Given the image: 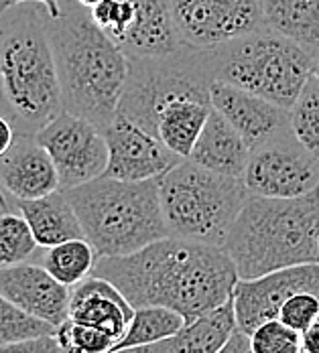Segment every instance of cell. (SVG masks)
<instances>
[{
	"label": "cell",
	"mask_w": 319,
	"mask_h": 353,
	"mask_svg": "<svg viewBox=\"0 0 319 353\" xmlns=\"http://www.w3.org/2000/svg\"><path fill=\"white\" fill-rule=\"evenodd\" d=\"M90 274L114 284L133 309L167 307L185 321L230 301L238 283L224 248L173 236L128 256L98 258Z\"/></svg>",
	"instance_id": "obj_1"
},
{
	"label": "cell",
	"mask_w": 319,
	"mask_h": 353,
	"mask_svg": "<svg viewBox=\"0 0 319 353\" xmlns=\"http://www.w3.org/2000/svg\"><path fill=\"white\" fill-rule=\"evenodd\" d=\"M47 33L64 110L104 128L120 104L128 71L126 55L75 0H61V17L47 19Z\"/></svg>",
	"instance_id": "obj_2"
},
{
	"label": "cell",
	"mask_w": 319,
	"mask_h": 353,
	"mask_svg": "<svg viewBox=\"0 0 319 353\" xmlns=\"http://www.w3.org/2000/svg\"><path fill=\"white\" fill-rule=\"evenodd\" d=\"M47 19L33 2L0 14V92L17 134H37L64 110Z\"/></svg>",
	"instance_id": "obj_3"
},
{
	"label": "cell",
	"mask_w": 319,
	"mask_h": 353,
	"mask_svg": "<svg viewBox=\"0 0 319 353\" xmlns=\"http://www.w3.org/2000/svg\"><path fill=\"white\" fill-rule=\"evenodd\" d=\"M319 230V187L295 199L249 195L236 215L224 250L238 279L316 262Z\"/></svg>",
	"instance_id": "obj_4"
},
{
	"label": "cell",
	"mask_w": 319,
	"mask_h": 353,
	"mask_svg": "<svg viewBox=\"0 0 319 353\" xmlns=\"http://www.w3.org/2000/svg\"><path fill=\"white\" fill-rule=\"evenodd\" d=\"M66 193L96 260L128 256L169 236L157 179L130 183L102 175Z\"/></svg>",
	"instance_id": "obj_5"
},
{
	"label": "cell",
	"mask_w": 319,
	"mask_h": 353,
	"mask_svg": "<svg viewBox=\"0 0 319 353\" xmlns=\"http://www.w3.org/2000/svg\"><path fill=\"white\" fill-rule=\"evenodd\" d=\"M210 75L291 110L316 63V51L269 27L204 49Z\"/></svg>",
	"instance_id": "obj_6"
},
{
	"label": "cell",
	"mask_w": 319,
	"mask_h": 353,
	"mask_svg": "<svg viewBox=\"0 0 319 353\" xmlns=\"http://www.w3.org/2000/svg\"><path fill=\"white\" fill-rule=\"evenodd\" d=\"M157 187L169 236L218 248L250 195L242 179L218 175L189 159L159 176Z\"/></svg>",
	"instance_id": "obj_7"
},
{
	"label": "cell",
	"mask_w": 319,
	"mask_h": 353,
	"mask_svg": "<svg viewBox=\"0 0 319 353\" xmlns=\"http://www.w3.org/2000/svg\"><path fill=\"white\" fill-rule=\"evenodd\" d=\"M128 71L116 114L155 137L157 114L177 100L210 102L212 75L206 51L181 45L151 57H126Z\"/></svg>",
	"instance_id": "obj_8"
},
{
	"label": "cell",
	"mask_w": 319,
	"mask_h": 353,
	"mask_svg": "<svg viewBox=\"0 0 319 353\" xmlns=\"http://www.w3.org/2000/svg\"><path fill=\"white\" fill-rule=\"evenodd\" d=\"M179 43L212 49L264 29L260 0H165Z\"/></svg>",
	"instance_id": "obj_9"
},
{
	"label": "cell",
	"mask_w": 319,
	"mask_h": 353,
	"mask_svg": "<svg viewBox=\"0 0 319 353\" xmlns=\"http://www.w3.org/2000/svg\"><path fill=\"white\" fill-rule=\"evenodd\" d=\"M35 137L55 165L59 189L68 191L106 173V137L94 122L61 110Z\"/></svg>",
	"instance_id": "obj_10"
},
{
	"label": "cell",
	"mask_w": 319,
	"mask_h": 353,
	"mask_svg": "<svg viewBox=\"0 0 319 353\" xmlns=\"http://www.w3.org/2000/svg\"><path fill=\"white\" fill-rule=\"evenodd\" d=\"M242 183L250 195L295 199L319 187V159L311 157L289 130L250 150Z\"/></svg>",
	"instance_id": "obj_11"
},
{
	"label": "cell",
	"mask_w": 319,
	"mask_h": 353,
	"mask_svg": "<svg viewBox=\"0 0 319 353\" xmlns=\"http://www.w3.org/2000/svg\"><path fill=\"white\" fill-rule=\"evenodd\" d=\"M319 296V262L295 264L256 279H238L232 292L236 327L249 335L260 323L279 319V311L293 294Z\"/></svg>",
	"instance_id": "obj_12"
},
{
	"label": "cell",
	"mask_w": 319,
	"mask_h": 353,
	"mask_svg": "<svg viewBox=\"0 0 319 353\" xmlns=\"http://www.w3.org/2000/svg\"><path fill=\"white\" fill-rule=\"evenodd\" d=\"M108 144L104 176L118 181H151L173 169L183 159L128 118L116 114L102 128Z\"/></svg>",
	"instance_id": "obj_13"
},
{
	"label": "cell",
	"mask_w": 319,
	"mask_h": 353,
	"mask_svg": "<svg viewBox=\"0 0 319 353\" xmlns=\"http://www.w3.org/2000/svg\"><path fill=\"white\" fill-rule=\"evenodd\" d=\"M210 104L252 148L289 132V110L224 81L210 83Z\"/></svg>",
	"instance_id": "obj_14"
},
{
	"label": "cell",
	"mask_w": 319,
	"mask_h": 353,
	"mask_svg": "<svg viewBox=\"0 0 319 353\" xmlns=\"http://www.w3.org/2000/svg\"><path fill=\"white\" fill-rule=\"evenodd\" d=\"M0 294L53 327L68 319L70 286L57 283L43 266L21 262L0 268Z\"/></svg>",
	"instance_id": "obj_15"
},
{
	"label": "cell",
	"mask_w": 319,
	"mask_h": 353,
	"mask_svg": "<svg viewBox=\"0 0 319 353\" xmlns=\"http://www.w3.org/2000/svg\"><path fill=\"white\" fill-rule=\"evenodd\" d=\"M59 189V176L49 152L35 134H17L0 157V191L14 201L37 199Z\"/></svg>",
	"instance_id": "obj_16"
},
{
	"label": "cell",
	"mask_w": 319,
	"mask_h": 353,
	"mask_svg": "<svg viewBox=\"0 0 319 353\" xmlns=\"http://www.w3.org/2000/svg\"><path fill=\"white\" fill-rule=\"evenodd\" d=\"M133 313L124 294L104 279L90 274L70 288L68 319L102 331L114 343L124 335Z\"/></svg>",
	"instance_id": "obj_17"
},
{
	"label": "cell",
	"mask_w": 319,
	"mask_h": 353,
	"mask_svg": "<svg viewBox=\"0 0 319 353\" xmlns=\"http://www.w3.org/2000/svg\"><path fill=\"white\" fill-rule=\"evenodd\" d=\"M236 329L232 299L200 317L185 321L175 335L151 345L112 353H218Z\"/></svg>",
	"instance_id": "obj_18"
},
{
	"label": "cell",
	"mask_w": 319,
	"mask_h": 353,
	"mask_svg": "<svg viewBox=\"0 0 319 353\" xmlns=\"http://www.w3.org/2000/svg\"><path fill=\"white\" fill-rule=\"evenodd\" d=\"M249 157V144L238 134V130L212 108L187 159L218 175L242 179Z\"/></svg>",
	"instance_id": "obj_19"
},
{
	"label": "cell",
	"mask_w": 319,
	"mask_h": 353,
	"mask_svg": "<svg viewBox=\"0 0 319 353\" xmlns=\"http://www.w3.org/2000/svg\"><path fill=\"white\" fill-rule=\"evenodd\" d=\"M14 208L29 223L39 248H51L73 238H84L79 219L64 189L37 199L14 201Z\"/></svg>",
	"instance_id": "obj_20"
},
{
	"label": "cell",
	"mask_w": 319,
	"mask_h": 353,
	"mask_svg": "<svg viewBox=\"0 0 319 353\" xmlns=\"http://www.w3.org/2000/svg\"><path fill=\"white\" fill-rule=\"evenodd\" d=\"M135 23L120 51L126 57H151L181 47L165 0H130Z\"/></svg>",
	"instance_id": "obj_21"
},
{
	"label": "cell",
	"mask_w": 319,
	"mask_h": 353,
	"mask_svg": "<svg viewBox=\"0 0 319 353\" xmlns=\"http://www.w3.org/2000/svg\"><path fill=\"white\" fill-rule=\"evenodd\" d=\"M210 112H212L210 102H202V100L171 102L157 114L155 139L163 142L173 154L187 159Z\"/></svg>",
	"instance_id": "obj_22"
},
{
	"label": "cell",
	"mask_w": 319,
	"mask_h": 353,
	"mask_svg": "<svg viewBox=\"0 0 319 353\" xmlns=\"http://www.w3.org/2000/svg\"><path fill=\"white\" fill-rule=\"evenodd\" d=\"M260 6L271 31L319 49V0H260Z\"/></svg>",
	"instance_id": "obj_23"
},
{
	"label": "cell",
	"mask_w": 319,
	"mask_h": 353,
	"mask_svg": "<svg viewBox=\"0 0 319 353\" xmlns=\"http://www.w3.org/2000/svg\"><path fill=\"white\" fill-rule=\"evenodd\" d=\"M183 325H185V317L179 315L177 311H173V309H167V307H141V309H135L133 317L126 325L124 335L114 343L112 352L157 343L161 339H167V337L175 335Z\"/></svg>",
	"instance_id": "obj_24"
},
{
	"label": "cell",
	"mask_w": 319,
	"mask_h": 353,
	"mask_svg": "<svg viewBox=\"0 0 319 353\" xmlns=\"http://www.w3.org/2000/svg\"><path fill=\"white\" fill-rule=\"evenodd\" d=\"M43 268L57 281V283L73 286L86 276H90L96 264V252L86 238H73L68 242L45 248Z\"/></svg>",
	"instance_id": "obj_25"
},
{
	"label": "cell",
	"mask_w": 319,
	"mask_h": 353,
	"mask_svg": "<svg viewBox=\"0 0 319 353\" xmlns=\"http://www.w3.org/2000/svg\"><path fill=\"white\" fill-rule=\"evenodd\" d=\"M289 130L311 157L319 159V79L313 75L289 110Z\"/></svg>",
	"instance_id": "obj_26"
},
{
	"label": "cell",
	"mask_w": 319,
	"mask_h": 353,
	"mask_svg": "<svg viewBox=\"0 0 319 353\" xmlns=\"http://www.w3.org/2000/svg\"><path fill=\"white\" fill-rule=\"evenodd\" d=\"M37 248L31 228L21 213L0 215V268L27 262Z\"/></svg>",
	"instance_id": "obj_27"
},
{
	"label": "cell",
	"mask_w": 319,
	"mask_h": 353,
	"mask_svg": "<svg viewBox=\"0 0 319 353\" xmlns=\"http://www.w3.org/2000/svg\"><path fill=\"white\" fill-rule=\"evenodd\" d=\"M55 327L25 313L0 294V345L53 335Z\"/></svg>",
	"instance_id": "obj_28"
},
{
	"label": "cell",
	"mask_w": 319,
	"mask_h": 353,
	"mask_svg": "<svg viewBox=\"0 0 319 353\" xmlns=\"http://www.w3.org/2000/svg\"><path fill=\"white\" fill-rule=\"evenodd\" d=\"M249 345L252 353H301V333L271 319L250 331Z\"/></svg>",
	"instance_id": "obj_29"
},
{
	"label": "cell",
	"mask_w": 319,
	"mask_h": 353,
	"mask_svg": "<svg viewBox=\"0 0 319 353\" xmlns=\"http://www.w3.org/2000/svg\"><path fill=\"white\" fill-rule=\"evenodd\" d=\"M53 337L64 353H110L114 347V341L102 331L73 323L70 319L55 327Z\"/></svg>",
	"instance_id": "obj_30"
},
{
	"label": "cell",
	"mask_w": 319,
	"mask_h": 353,
	"mask_svg": "<svg viewBox=\"0 0 319 353\" xmlns=\"http://www.w3.org/2000/svg\"><path fill=\"white\" fill-rule=\"evenodd\" d=\"M319 317V296L311 292H299L293 294L279 311V319L291 329L303 333L309 329Z\"/></svg>",
	"instance_id": "obj_31"
},
{
	"label": "cell",
	"mask_w": 319,
	"mask_h": 353,
	"mask_svg": "<svg viewBox=\"0 0 319 353\" xmlns=\"http://www.w3.org/2000/svg\"><path fill=\"white\" fill-rule=\"evenodd\" d=\"M0 353H64V350L59 347L53 335H43V337L0 345Z\"/></svg>",
	"instance_id": "obj_32"
},
{
	"label": "cell",
	"mask_w": 319,
	"mask_h": 353,
	"mask_svg": "<svg viewBox=\"0 0 319 353\" xmlns=\"http://www.w3.org/2000/svg\"><path fill=\"white\" fill-rule=\"evenodd\" d=\"M25 2H33V4H41L47 12L49 19H59L61 17V0H0V14L17 4H25Z\"/></svg>",
	"instance_id": "obj_33"
},
{
	"label": "cell",
	"mask_w": 319,
	"mask_h": 353,
	"mask_svg": "<svg viewBox=\"0 0 319 353\" xmlns=\"http://www.w3.org/2000/svg\"><path fill=\"white\" fill-rule=\"evenodd\" d=\"M218 353H252L249 345V335L242 333L238 327L232 331V335L228 337V341L224 343V347Z\"/></svg>",
	"instance_id": "obj_34"
},
{
	"label": "cell",
	"mask_w": 319,
	"mask_h": 353,
	"mask_svg": "<svg viewBox=\"0 0 319 353\" xmlns=\"http://www.w3.org/2000/svg\"><path fill=\"white\" fill-rule=\"evenodd\" d=\"M14 137H17V130H14L12 122L8 120V116L0 114V157L10 148Z\"/></svg>",
	"instance_id": "obj_35"
},
{
	"label": "cell",
	"mask_w": 319,
	"mask_h": 353,
	"mask_svg": "<svg viewBox=\"0 0 319 353\" xmlns=\"http://www.w3.org/2000/svg\"><path fill=\"white\" fill-rule=\"evenodd\" d=\"M6 212H10V203L6 201V197H2V195H0V215Z\"/></svg>",
	"instance_id": "obj_36"
},
{
	"label": "cell",
	"mask_w": 319,
	"mask_h": 353,
	"mask_svg": "<svg viewBox=\"0 0 319 353\" xmlns=\"http://www.w3.org/2000/svg\"><path fill=\"white\" fill-rule=\"evenodd\" d=\"M75 2H77V4H81L84 8H92L98 0H75Z\"/></svg>",
	"instance_id": "obj_37"
},
{
	"label": "cell",
	"mask_w": 319,
	"mask_h": 353,
	"mask_svg": "<svg viewBox=\"0 0 319 353\" xmlns=\"http://www.w3.org/2000/svg\"><path fill=\"white\" fill-rule=\"evenodd\" d=\"M311 75L319 79V59H316V63H313V70H311Z\"/></svg>",
	"instance_id": "obj_38"
},
{
	"label": "cell",
	"mask_w": 319,
	"mask_h": 353,
	"mask_svg": "<svg viewBox=\"0 0 319 353\" xmlns=\"http://www.w3.org/2000/svg\"><path fill=\"white\" fill-rule=\"evenodd\" d=\"M316 262H319V230H318V240H316Z\"/></svg>",
	"instance_id": "obj_39"
},
{
	"label": "cell",
	"mask_w": 319,
	"mask_h": 353,
	"mask_svg": "<svg viewBox=\"0 0 319 353\" xmlns=\"http://www.w3.org/2000/svg\"><path fill=\"white\" fill-rule=\"evenodd\" d=\"M0 114L6 116V112H4V100H2V92H0Z\"/></svg>",
	"instance_id": "obj_40"
},
{
	"label": "cell",
	"mask_w": 319,
	"mask_h": 353,
	"mask_svg": "<svg viewBox=\"0 0 319 353\" xmlns=\"http://www.w3.org/2000/svg\"><path fill=\"white\" fill-rule=\"evenodd\" d=\"M0 195H2V197H4V193H2V191H0Z\"/></svg>",
	"instance_id": "obj_41"
},
{
	"label": "cell",
	"mask_w": 319,
	"mask_h": 353,
	"mask_svg": "<svg viewBox=\"0 0 319 353\" xmlns=\"http://www.w3.org/2000/svg\"><path fill=\"white\" fill-rule=\"evenodd\" d=\"M301 353H303V352H301Z\"/></svg>",
	"instance_id": "obj_42"
}]
</instances>
